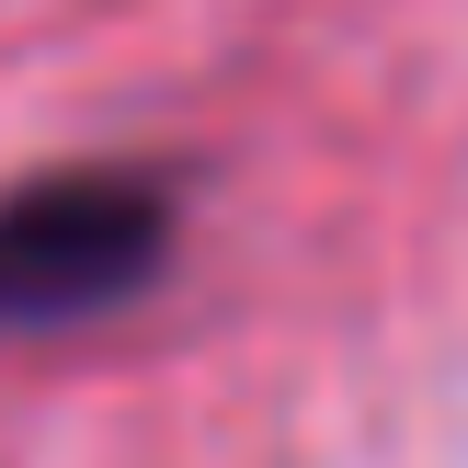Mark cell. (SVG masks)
<instances>
[{
  "label": "cell",
  "instance_id": "obj_1",
  "mask_svg": "<svg viewBox=\"0 0 468 468\" xmlns=\"http://www.w3.org/2000/svg\"><path fill=\"white\" fill-rule=\"evenodd\" d=\"M172 274V183L149 160H58L0 195V343L80 332Z\"/></svg>",
  "mask_w": 468,
  "mask_h": 468
}]
</instances>
